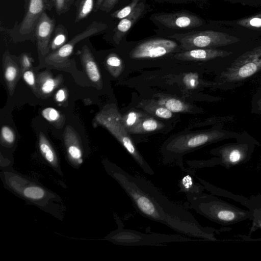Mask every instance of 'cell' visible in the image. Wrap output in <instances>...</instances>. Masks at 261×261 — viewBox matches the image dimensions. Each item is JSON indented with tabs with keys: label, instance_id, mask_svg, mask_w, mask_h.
Instances as JSON below:
<instances>
[{
	"label": "cell",
	"instance_id": "1",
	"mask_svg": "<svg viewBox=\"0 0 261 261\" xmlns=\"http://www.w3.org/2000/svg\"><path fill=\"white\" fill-rule=\"evenodd\" d=\"M108 167L110 174L143 217L161 223L185 236L204 241L216 240L214 229L202 226L190 211L168 199L151 181L132 175L114 164H110Z\"/></svg>",
	"mask_w": 261,
	"mask_h": 261
},
{
	"label": "cell",
	"instance_id": "2",
	"mask_svg": "<svg viewBox=\"0 0 261 261\" xmlns=\"http://www.w3.org/2000/svg\"><path fill=\"white\" fill-rule=\"evenodd\" d=\"M241 135L220 127L186 138L172 140L165 144L162 149L163 162L165 165L174 164L183 172H188L191 168H186L184 166L182 159L184 155L203 145L222 140L238 138Z\"/></svg>",
	"mask_w": 261,
	"mask_h": 261
},
{
	"label": "cell",
	"instance_id": "3",
	"mask_svg": "<svg viewBox=\"0 0 261 261\" xmlns=\"http://www.w3.org/2000/svg\"><path fill=\"white\" fill-rule=\"evenodd\" d=\"M186 197L191 209L221 224H233L246 219L249 216L247 212L226 203L212 195L202 193Z\"/></svg>",
	"mask_w": 261,
	"mask_h": 261
},
{
	"label": "cell",
	"instance_id": "4",
	"mask_svg": "<svg viewBox=\"0 0 261 261\" xmlns=\"http://www.w3.org/2000/svg\"><path fill=\"white\" fill-rule=\"evenodd\" d=\"M95 121L108 129L121 143L126 151L144 172L150 175L154 171L143 157L127 133L122 117L117 109L112 106L104 107L95 116Z\"/></svg>",
	"mask_w": 261,
	"mask_h": 261
},
{
	"label": "cell",
	"instance_id": "5",
	"mask_svg": "<svg viewBox=\"0 0 261 261\" xmlns=\"http://www.w3.org/2000/svg\"><path fill=\"white\" fill-rule=\"evenodd\" d=\"M109 239L117 244L127 246H166L172 243L199 241L180 234L145 233L121 226L109 237Z\"/></svg>",
	"mask_w": 261,
	"mask_h": 261
},
{
	"label": "cell",
	"instance_id": "6",
	"mask_svg": "<svg viewBox=\"0 0 261 261\" xmlns=\"http://www.w3.org/2000/svg\"><path fill=\"white\" fill-rule=\"evenodd\" d=\"M107 28L105 23L92 22L84 31L73 37L60 48L49 53L45 58V62L56 68L68 67L70 65L69 58L73 53L76 44L81 40L101 32Z\"/></svg>",
	"mask_w": 261,
	"mask_h": 261
},
{
	"label": "cell",
	"instance_id": "7",
	"mask_svg": "<svg viewBox=\"0 0 261 261\" xmlns=\"http://www.w3.org/2000/svg\"><path fill=\"white\" fill-rule=\"evenodd\" d=\"M53 6V0H29L22 21L10 30V34L14 37L24 40L34 37L35 27L41 16Z\"/></svg>",
	"mask_w": 261,
	"mask_h": 261
},
{
	"label": "cell",
	"instance_id": "8",
	"mask_svg": "<svg viewBox=\"0 0 261 261\" xmlns=\"http://www.w3.org/2000/svg\"><path fill=\"white\" fill-rule=\"evenodd\" d=\"M261 70V53L240 57L223 71L222 84H236L244 81Z\"/></svg>",
	"mask_w": 261,
	"mask_h": 261
},
{
	"label": "cell",
	"instance_id": "9",
	"mask_svg": "<svg viewBox=\"0 0 261 261\" xmlns=\"http://www.w3.org/2000/svg\"><path fill=\"white\" fill-rule=\"evenodd\" d=\"M178 46L173 40L153 38L138 44L130 51L133 59H152L164 56L177 49Z\"/></svg>",
	"mask_w": 261,
	"mask_h": 261
},
{
	"label": "cell",
	"instance_id": "10",
	"mask_svg": "<svg viewBox=\"0 0 261 261\" xmlns=\"http://www.w3.org/2000/svg\"><path fill=\"white\" fill-rule=\"evenodd\" d=\"M251 149L248 143L239 140L237 142L226 144L214 149L211 153L218 156L219 164L225 167L230 168L248 159Z\"/></svg>",
	"mask_w": 261,
	"mask_h": 261
},
{
	"label": "cell",
	"instance_id": "11",
	"mask_svg": "<svg viewBox=\"0 0 261 261\" xmlns=\"http://www.w3.org/2000/svg\"><path fill=\"white\" fill-rule=\"evenodd\" d=\"M154 19L170 29H190L201 25V19L196 15L185 12L158 14Z\"/></svg>",
	"mask_w": 261,
	"mask_h": 261
},
{
	"label": "cell",
	"instance_id": "12",
	"mask_svg": "<svg viewBox=\"0 0 261 261\" xmlns=\"http://www.w3.org/2000/svg\"><path fill=\"white\" fill-rule=\"evenodd\" d=\"M55 21L45 12H43L35 29L37 46L39 54L43 57L48 55L50 50L51 35L55 29Z\"/></svg>",
	"mask_w": 261,
	"mask_h": 261
},
{
	"label": "cell",
	"instance_id": "13",
	"mask_svg": "<svg viewBox=\"0 0 261 261\" xmlns=\"http://www.w3.org/2000/svg\"><path fill=\"white\" fill-rule=\"evenodd\" d=\"M2 67L5 82L9 94L12 96L20 77L21 70L11 58L8 50H6L3 55Z\"/></svg>",
	"mask_w": 261,
	"mask_h": 261
},
{
	"label": "cell",
	"instance_id": "14",
	"mask_svg": "<svg viewBox=\"0 0 261 261\" xmlns=\"http://www.w3.org/2000/svg\"><path fill=\"white\" fill-rule=\"evenodd\" d=\"M62 81V75L54 77L51 72L48 71L39 73L36 77L37 96L42 98L50 96Z\"/></svg>",
	"mask_w": 261,
	"mask_h": 261
},
{
	"label": "cell",
	"instance_id": "15",
	"mask_svg": "<svg viewBox=\"0 0 261 261\" xmlns=\"http://www.w3.org/2000/svg\"><path fill=\"white\" fill-rule=\"evenodd\" d=\"M80 58L82 65L89 79L101 88L102 86L101 74L95 59L88 46L85 45L83 46Z\"/></svg>",
	"mask_w": 261,
	"mask_h": 261
},
{
	"label": "cell",
	"instance_id": "16",
	"mask_svg": "<svg viewBox=\"0 0 261 261\" xmlns=\"http://www.w3.org/2000/svg\"><path fill=\"white\" fill-rule=\"evenodd\" d=\"M145 9V4L139 3L134 11L127 16L121 19L114 31V41L118 44L133 25L138 21Z\"/></svg>",
	"mask_w": 261,
	"mask_h": 261
},
{
	"label": "cell",
	"instance_id": "17",
	"mask_svg": "<svg viewBox=\"0 0 261 261\" xmlns=\"http://www.w3.org/2000/svg\"><path fill=\"white\" fill-rule=\"evenodd\" d=\"M63 138L69 156L81 164L82 152L78 133L70 125H67L63 133Z\"/></svg>",
	"mask_w": 261,
	"mask_h": 261
},
{
	"label": "cell",
	"instance_id": "18",
	"mask_svg": "<svg viewBox=\"0 0 261 261\" xmlns=\"http://www.w3.org/2000/svg\"><path fill=\"white\" fill-rule=\"evenodd\" d=\"M195 173V170L192 168L178 180V192L183 193L185 195H197L203 193L204 187L196 182L194 178Z\"/></svg>",
	"mask_w": 261,
	"mask_h": 261
},
{
	"label": "cell",
	"instance_id": "19",
	"mask_svg": "<svg viewBox=\"0 0 261 261\" xmlns=\"http://www.w3.org/2000/svg\"><path fill=\"white\" fill-rule=\"evenodd\" d=\"M225 55L222 51L213 49L195 48L186 50L176 55L177 58L189 60H206Z\"/></svg>",
	"mask_w": 261,
	"mask_h": 261
},
{
	"label": "cell",
	"instance_id": "20",
	"mask_svg": "<svg viewBox=\"0 0 261 261\" xmlns=\"http://www.w3.org/2000/svg\"><path fill=\"white\" fill-rule=\"evenodd\" d=\"M42 117L57 128L63 127L65 122V116L54 108L48 107L41 111Z\"/></svg>",
	"mask_w": 261,
	"mask_h": 261
},
{
	"label": "cell",
	"instance_id": "21",
	"mask_svg": "<svg viewBox=\"0 0 261 261\" xmlns=\"http://www.w3.org/2000/svg\"><path fill=\"white\" fill-rule=\"evenodd\" d=\"M94 0H77L74 5L76 8L75 22L87 18L94 8Z\"/></svg>",
	"mask_w": 261,
	"mask_h": 261
},
{
	"label": "cell",
	"instance_id": "22",
	"mask_svg": "<svg viewBox=\"0 0 261 261\" xmlns=\"http://www.w3.org/2000/svg\"><path fill=\"white\" fill-rule=\"evenodd\" d=\"M39 147L41 153L48 162L53 164L56 163L55 153L49 142L42 132H40L39 134Z\"/></svg>",
	"mask_w": 261,
	"mask_h": 261
},
{
	"label": "cell",
	"instance_id": "23",
	"mask_svg": "<svg viewBox=\"0 0 261 261\" xmlns=\"http://www.w3.org/2000/svg\"><path fill=\"white\" fill-rule=\"evenodd\" d=\"M67 37L66 29L62 24H59L56 28L53 38L50 41V49L54 51L60 48L66 43Z\"/></svg>",
	"mask_w": 261,
	"mask_h": 261
},
{
	"label": "cell",
	"instance_id": "24",
	"mask_svg": "<svg viewBox=\"0 0 261 261\" xmlns=\"http://www.w3.org/2000/svg\"><path fill=\"white\" fill-rule=\"evenodd\" d=\"M159 123L153 118H147L141 120L136 125L129 130L130 132H150L157 129L160 126Z\"/></svg>",
	"mask_w": 261,
	"mask_h": 261
},
{
	"label": "cell",
	"instance_id": "25",
	"mask_svg": "<svg viewBox=\"0 0 261 261\" xmlns=\"http://www.w3.org/2000/svg\"><path fill=\"white\" fill-rule=\"evenodd\" d=\"M106 65L113 76L119 75L122 67V61L118 56L115 54H110L106 58Z\"/></svg>",
	"mask_w": 261,
	"mask_h": 261
},
{
	"label": "cell",
	"instance_id": "26",
	"mask_svg": "<svg viewBox=\"0 0 261 261\" xmlns=\"http://www.w3.org/2000/svg\"><path fill=\"white\" fill-rule=\"evenodd\" d=\"M159 103L174 113L183 112L186 109L184 103L175 98H167L161 100L159 102Z\"/></svg>",
	"mask_w": 261,
	"mask_h": 261
},
{
	"label": "cell",
	"instance_id": "27",
	"mask_svg": "<svg viewBox=\"0 0 261 261\" xmlns=\"http://www.w3.org/2000/svg\"><path fill=\"white\" fill-rule=\"evenodd\" d=\"M141 114L137 112L131 111L122 118L123 124L127 131L136 125L141 121Z\"/></svg>",
	"mask_w": 261,
	"mask_h": 261
},
{
	"label": "cell",
	"instance_id": "28",
	"mask_svg": "<svg viewBox=\"0 0 261 261\" xmlns=\"http://www.w3.org/2000/svg\"><path fill=\"white\" fill-rule=\"evenodd\" d=\"M139 1L140 0H133L127 6L112 14V17L120 19L125 18L134 11L138 4Z\"/></svg>",
	"mask_w": 261,
	"mask_h": 261
},
{
	"label": "cell",
	"instance_id": "29",
	"mask_svg": "<svg viewBox=\"0 0 261 261\" xmlns=\"http://www.w3.org/2000/svg\"><path fill=\"white\" fill-rule=\"evenodd\" d=\"M44 193V191L42 188L36 186L27 187L23 191L25 197L34 200L41 199L43 197Z\"/></svg>",
	"mask_w": 261,
	"mask_h": 261
},
{
	"label": "cell",
	"instance_id": "30",
	"mask_svg": "<svg viewBox=\"0 0 261 261\" xmlns=\"http://www.w3.org/2000/svg\"><path fill=\"white\" fill-rule=\"evenodd\" d=\"M56 13L61 15L67 13L74 3V0H53Z\"/></svg>",
	"mask_w": 261,
	"mask_h": 261
},
{
	"label": "cell",
	"instance_id": "31",
	"mask_svg": "<svg viewBox=\"0 0 261 261\" xmlns=\"http://www.w3.org/2000/svg\"><path fill=\"white\" fill-rule=\"evenodd\" d=\"M1 136L2 141L7 144H12L15 140L14 131L7 125H3L2 127Z\"/></svg>",
	"mask_w": 261,
	"mask_h": 261
},
{
	"label": "cell",
	"instance_id": "32",
	"mask_svg": "<svg viewBox=\"0 0 261 261\" xmlns=\"http://www.w3.org/2000/svg\"><path fill=\"white\" fill-rule=\"evenodd\" d=\"M22 77L24 82L32 89L33 92L37 96L36 78L31 69H28L22 73Z\"/></svg>",
	"mask_w": 261,
	"mask_h": 261
},
{
	"label": "cell",
	"instance_id": "33",
	"mask_svg": "<svg viewBox=\"0 0 261 261\" xmlns=\"http://www.w3.org/2000/svg\"><path fill=\"white\" fill-rule=\"evenodd\" d=\"M155 115L162 119H169L172 116V112L164 106L157 107L154 110Z\"/></svg>",
	"mask_w": 261,
	"mask_h": 261
},
{
	"label": "cell",
	"instance_id": "34",
	"mask_svg": "<svg viewBox=\"0 0 261 261\" xmlns=\"http://www.w3.org/2000/svg\"><path fill=\"white\" fill-rule=\"evenodd\" d=\"M20 63L21 65V72L23 73L25 71L30 69L31 67V60L29 55L27 54H23L20 58Z\"/></svg>",
	"mask_w": 261,
	"mask_h": 261
},
{
	"label": "cell",
	"instance_id": "35",
	"mask_svg": "<svg viewBox=\"0 0 261 261\" xmlns=\"http://www.w3.org/2000/svg\"><path fill=\"white\" fill-rule=\"evenodd\" d=\"M68 97V92L66 88L59 89L55 94V98L57 102L63 103L65 102Z\"/></svg>",
	"mask_w": 261,
	"mask_h": 261
},
{
	"label": "cell",
	"instance_id": "36",
	"mask_svg": "<svg viewBox=\"0 0 261 261\" xmlns=\"http://www.w3.org/2000/svg\"><path fill=\"white\" fill-rule=\"evenodd\" d=\"M118 0H104L100 9L106 12H109L114 8Z\"/></svg>",
	"mask_w": 261,
	"mask_h": 261
},
{
	"label": "cell",
	"instance_id": "37",
	"mask_svg": "<svg viewBox=\"0 0 261 261\" xmlns=\"http://www.w3.org/2000/svg\"><path fill=\"white\" fill-rule=\"evenodd\" d=\"M250 24L252 26L260 27H261V18H254L250 21Z\"/></svg>",
	"mask_w": 261,
	"mask_h": 261
},
{
	"label": "cell",
	"instance_id": "38",
	"mask_svg": "<svg viewBox=\"0 0 261 261\" xmlns=\"http://www.w3.org/2000/svg\"><path fill=\"white\" fill-rule=\"evenodd\" d=\"M103 1L104 0H96L94 8V12H96L97 10L100 9V8Z\"/></svg>",
	"mask_w": 261,
	"mask_h": 261
},
{
	"label": "cell",
	"instance_id": "39",
	"mask_svg": "<svg viewBox=\"0 0 261 261\" xmlns=\"http://www.w3.org/2000/svg\"><path fill=\"white\" fill-rule=\"evenodd\" d=\"M256 109L258 112H261V98L257 101Z\"/></svg>",
	"mask_w": 261,
	"mask_h": 261
},
{
	"label": "cell",
	"instance_id": "40",
	"mask_svg": "<svg viewBox=\"0 0 261 261\" xmlns=\"http://www.w3.org/2000/svg\"><path fill=\"white\" fill-rule=\"evenodd\" d=\"M258 226L261 228V220H259L258 222Z\"/></svg>",
	"mask_w": 261,
	"mask_h": 261
}]
</instances>
